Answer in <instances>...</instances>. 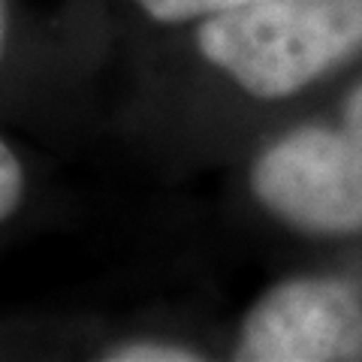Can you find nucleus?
I'll use <instances>...</instances> for the list:
<instances>
[{
  "label": "nucleus",
  "instance_id": "obj_1",
  "mask_svg": "<svg viewBox=\"0 0 362 362\" xmlns=\"http://www.w3.org/2000/svg\"><path fill=\"white\" fill-rule=\"evenodd\" d=\"M199 58L257 103H284L362 58V0H259L199 21Z\"/></svg>",
  "mask_w": 362,
  "mask_h": 362
},
{
  "label": "nucleus",
  "instance_id": "obj_2",
  "mask_svg": "<svg viewBox=\"0 0 362 362\" xmlns=\"http://www.w3.org/2000/svg\"><path fill=\"white\" fill-rule=\"evenodd\" d=\"M247 190L290 233L329 242L362 235V76L329 115L272 136L247 166Z\"/></svg>",
  "mask_w": 362,
  "mask_h": 362
},
{
  "label": "nucleus",
  "instance_id": "obj_3",
  "mask_svg": "<svg viewBox=\"0 0 362 362\" xmlns=\"http://www.w3.org/2000/svg\"><path fill=\"white\" fill-rule=\"evenodd\" d=\"M242 362L362 359V284L338 272H302L269 284L233 338Z\"/></svg>",
  "mask_w": 362,
  "mask_h": 362
},
{
  "label": "nucleus",
  "instance_id": "obj_4",
  "mask_svg": "<svg viewBox=\"0 0 362 362\" xmlns=\"http://www.w3.org/2000/svg\"><path fill=\"white\" fill-rule=\"evenodd\" d=\"M97 359L103 362H199L206 359V354H199L197 344L178 341V338L133 335V338H118V341L100 347Z\"/></svg>",
  "mask_w": 362,
  "mask_h": 362
},
{
  "label": "nucleus",
  "instance_id": "obj_5",
  "mask_svg": "<svg viewBox=\"0 0 362 362\" xmlns=\"http://www.w3.org/2000/svg\"><path fill=\"white\" fill-rule=\"evenodd\" d=\"M251 4H259V0H130L136 13L163 28L199 25L206 18L233 13V9H242Z\"/></svg>",
  "mask_w": 362,
  "mask_h": 362
},
{
  "label": "nucleus",
  "instance_id": "obj_6",
  "mask_svg": "<svg viewBox=\"0 0 362 362\" xmlns=\"http://www.w3.org/2000/svg\"><path fill=\"white\" fill-rule=\"evenodd\" d=\"M28 197V169L18 151L0 136V226L9 223L25 206Z\"/></svg>",
  "mask_w": 362,
  "mask_h": 362
},
{
  "label": "nucleus",
  "instance_id": "obj_7",
  "mask_svg": "<svg viewBox=\"0 0 362 362\" xmlns=\"http://www.w3.org/2000/svg\"><path fill=\"white\" fill-rule=\"evenodd\" d=\"M9 25H13V16H9V0H0V64H4V58H6Z\"/></svg>",
  "mask_w": 362,
  "mask_h": 362
}]
</instances>
